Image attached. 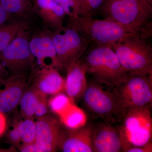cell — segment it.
Wrapping results in <instances>:
<instances>
[{
  "label": "cell",
  "mask_w": 152,
  "mask_h": 152,
  "mask_svg": "<svg viewBox=\"0 0 152 152\" xmlns=\"http://www.w3.org/2000/svg\"><path fill=\"white\" fill-rule=\"evenodd\" d=\"M25 76H10L0 83V112L7 113L19 104L28 88Z\"/></svg>",
  "instance_id": "cell-13"
},
{
  "label": "cell",
  "mask_w": 152,
  "mask_h": 152,
  "mask_svg": "<svg viewBox=\"0 0 152 152\" xmlns=\"http://www.w3.org/2000/svg\"><path fill=\"white\" fill-rule=\"evenodd\" d=\"M151 106L126 113L119 122L125 152L131 148L142 146L152 142Z\"/></svg>",
  "instance_id": "cell-6"
},
{
  "label": "cell",
  "mask_w": 152,
  "mask_h": 152,
  "mask_svg": "<svg viewBox=\"0 0 152 152\" xmlns=\"http://www.w3.org/2000/svg\"><path fill=\"white\" fill-rule=\"evenodd\" d=\"M4 79H2L0 77V83H1V82L3 80H4Z\"/></svg>",
  "instance_id": "cell-33"
},
{
  "label": "cell",
  "mask_w": 152,
  "mask_h": 152,
  "mask_svg": "<svg viewBox=\"0 0 152 152\" xmlns=\"http://www.w3.org/2000/svg\"><path fill=\"white\" fill-rule=\"evenodd\" d=\"M24 31L0 52V61L10 76H25L31 71L34 58Z\"/></svg>",
  "instance_id": "cell-9"
},
{
  "label": "cell",
  "mask_w": 152,
  "mask_h": 152,
  "mask_svg": "<svg viewBox=\"0 0 152 152\" xmlns=\"http://www.w3.org/2000/svg\"><path fill=\"white\" fill-rule=\"evenodd\" d=\"M33 87L46 96L64 92L65 80L53 66L40 68L34 74Z\"/></svg>",
  "instance_id": "cell-15"
},
{
  "label": "cell",
  "mask_w": 152,
  "mask_h": 152,
  "mask_svg": "<svg viewBox=\"0 0 152 152\" xmlns=\"http://www.w3.org/2000/svg\"><path fill=\"white\" fill-rule=\"evenodd\" d=\"M27 22L18 20L0 26V52L28 28Z\"/></svg>",
  "instance_id": "cell-19"
},
{
  "label": "cell",
  "mask_w": 152,
  "mask_h": 152,
  "mask_svg": "<svg viewBox=\"0 0 152 152\" xmlns=\"http://www.w3.org/2000/svg\"><path fill=\"white\" fill-rule=\"evenodd\" d=\"M152 142H150L142 146L133 147L127 150L126 152H152Z\"/></svg>",
  "instance_id": "cell-27"
},
{
  "label": "cell",
  "mask_w": 152,
  "mask_h": 152,
  "mask_svg": "<svg viewBox=\"0 0 152 152\" xmlns=\"http://www.w3.org/2000/svg\"><path fill=\"white\" fill-rule=\"evenodd\" d=\"M39 15L55 31L64 29V20L66 15L64 10L53 0H37Z\"/></svg>",
  "instance_id": "cell-18"
},
{
  "label": "cell",
  "mask_w": 152,
  "mask_h": 152,
  "mask_svg": "<svg viewBox=\"0 0 152 152\" xmlns=\"http://www.w3.org/2000/svg\"><path fill=\"white\" fill-rule=\"evenodd\" d=\"M7 125V119L4 114L0 112V137L5 132Z\"/></svg>",
  "instance_id": "cell-29"
},
{
  "label": "cell",
  "mask_w": 152,
  "mask_h": 152,
  "mask_svg": "<svg viewBox=\"0 0 152 152\" xmlns=\"http://www.w3.org/2000/svg\"><path fill=\"white\" fill-rule=\"evenodd\" d=\"M78 1L79 4H80V10L81 7L88 0H78Z\"/></svg>",
  "instance_id": "cell-31"
},
{
  "label": "cell",
  "mask_w": 152,
  "mask_h": 152,
  "mask_svg": "<svg viewBox=\"0 0 152 152\" xmlns=\"http://www.w3.org/2000/svg\"><path fill=\"white\" fill-rule=\"evenodd\" d=\"M105 0H88L80 10L79 15L94 17L99 12Z\"/></svg>",
  "instance_id": "cell-23"
},
{
  "label": "cell",
  "mask_w": 152,
  "mask_h": 152,
  "mask_svg": "<svg viewBox=\"0 0 152 152\" xmlns=\"http://www.w3.org/2000/svg\"><path fill=\"white\" fill-rule=\"evenodd\" d=\"M81 99L87 111L95 118L114 122H119L122 118L113 91L104 90L96 82L88 83Z\"/></svg>",
  "instance_id": "cell-7"
},
{
  "label": "cell",
  "mask_w": 152,
  "mask_h": 152,
  "mask_svg": "<svg viewBox=\"0 0 152 152\" xmlns=\"http://www.w3.org/2000/svg\"><path fill=\"white\" fill-rule=\"evenodd\" d=\"M113 91L123 116L133 110L152 106V75L130 73Z\"/></svg>",
  "instance_id": "cell-4"
},
{
  "label": "cell",
  "mask_w": 152,
  "mask_h": 152,
  "mask_svg": "<svg viewBox=\"0 0 152 152\" xmlns=\"http://www.w3.org/2000/svg\"><path fill=\"white\" fill-rule=\"evenodd\" d=\"M59 5L69 17L79 15L80 5L78 0H53Z\"/></svg>",
  "instance_id": "cell-24"
},
{
  "label": "cell",
  "mask_w": 152,
  "mask_h": 152,
  "mask_svg": "<svg viewBox=\"0 0 152 152\" xmlns=\"http://www.w3.org/2000/svg\"><path fill=\"white\" fill-rule=\"evenodd\" d=\"M62 71L79 61L87 51L90 43L72 25L64 29L55 31L51 35Z\"/></svg>",
  "instance_id": "cell-8"
},
{
  "label": "cell",
  "mask_w": 152,
  "mask_h": 152,
  "mask_svg": "<svg viewBox=\"0 0 152 152\" xmlns=\"http://www.w3.org/2000/svg\"><path fill=\"white\" fill-rule=\"evenodd\" d=\"M94 124L62 130L58 149L63 152H94L92 137Z\"/></svg>",
  "instance_id": "cell-12"
},
{
  "label": "cell",
  "mask_w": 152,
  "mask_h": 152,
  "mask_svg": "<svg viewBox=\"0 0 152 152\" xmlns=\"http://www.w3.org/2000/svg\"><path fill=\"white\" fill-rule=\"evenodd\" d=\"M99 12L127 32L146 39L152 36V5L140 0H105Z\"/></svg>",
  "instance_id": "cell-1"
},
{
  "label": "cell",
  "mask_w": 152,
  "mask_h": 152,
  "mask_svg": "<svg viewBox=\"0 0 152 152\" xmlns=\"http://www.w3.org/2000/svg\"><path fill=\"white\" fill-rule=\"evenodd\" d=\"M29 46L31 53L40 68L50 67L48 64V61L53 67L62 71L51 35L40 34L35 36L29 41Z\"/></svg>",
  "instance_id": "cell-14"
},
{
  "label": "cell",
  "mask_w": 152,
  "mask_h": 152,
  "mask_svg": "<svg viewBox=\"0 0 152 152\" xmlns=\"http://www.w3.org/2000/svg\"><path fill=\"white\" fill-rule=\"evenodd\" d=\"M36 118L35 142L42 152L56 151L62 132L61 123L47 114Z\"/></svg>",
  "instance_id": "cell-11"
},
{
  "label": "cell",
  "mask_w": 152,
  "mask_h": 152,
  "mask_svg": "<svg viewBox=\"0 0 152 152\" xmlns=\"http://www.w3.org/2000/svg\"><path fill=\"white\" fill-rule=\"evenodd\" d=\"M146 39L129 33L111 46L129 73L152 75V46Z\"/></svg>",
  "instance_id": "cell-3"
},
{
  "label": "cell",
  "mask_w": 152,
  "mask_h": 152,
  "mask_svg": "<svg viewBox=\"0 0 152 152\" xmlns=\"http://www.w3.org/2000/svg\"><path fill=\"white\" fill-rule=\"evenodd\" d=\"M62 93L53 95L48 102V105L51 110L58 115H61L70 105L71 102L67 95Z\"/></svg>",
  "instance_id": "cell-22"
},
{
  "label": "cell",
  "mask_w": 152,
  "mask_h": 152,
  "mask_svg": "<svg viewBox=\"0 0 152 152\" xmlns=\"http://www.w3.org/2000/svg\"><path fill=\"white\" fill-rule=\"evenodd\" d=\"M19 151L21 152H42L35 142L20 147Z\"/></svg>",
  "instance_id": "cell-26"
},
{
  "label": "cell",
  "mask_w": 152,
  "mask_h": 152,
  "mask_svg": "<svg viewBox=\"0 0 152 152\" xmlns=\"http://www.w3.org/2000/svg\"><path fill=\"white\" fill-rule=\"evenodd\" d=\"M140 1H143L149 3L150 4L152 5V0H140Z\"/></svg>",
  "instance_id": "cell-32"
},
{
  "label": "cell",
  "mask_w": 152,
  "mask_h": 152,
  "mask_svg": "<svg viewBox=\"0 0 152 152\" xmlns=\"http://www.w3.org/2000/svg\"><path fill=\"white\" fill-rule=\"evenodd\" d=\"M64 92L72 102L81 98L88 84L86 71L80 60L67 69Z\"/></svg>",
  "instance_id": "cell-16"
},
{
  "label": "cell",
  "mask_w": 152,
  "mask_h": 152,
  "mask_svg": "<svg viewBox=\"0 0 152 152\" xmlns=\"http://www.w3.org/2000/svg\"><path fill=\"white\" fill-rule=\"evenodd\" d=\"M21 145L32 143L35 141V121L31 118H25V120L17 124Z\"/></svg>",
  "instance_id": "cell-20"
},
{
  "label": "cell",
  "mask_w": 152,
  "mask_h": 152,
  "mask_svg": "<svg viewBox=\"0 0 152 152\" xmlns=\"http://www.w3.org/2000/svg\"><path fill=\"white\" fill-rule=\"evenodd\" d=\"M10 14L0 5V26L4 24L10 18Z\"/></svg>",
  "instance_id": "cell-28"
},
{
  "label": "cell",
  "mask_w": 152,
  "mask_h": 152,
  "mask_svg": "<svg viewBox=\"0 0 152 152\" xmlns=\"http://www.w3.org/2000/svg\"><path fill=\"white\" fill-rule=\"evenodd\" d=\"M69 18L70 24L92 46H111L129 34L118 24L106 18L95 19L81 15Z\"/></svg>",
  "instance_id": "cell-5"
},
{
  "label": "cell",
  "mask_w": 152,
  "mask_h": 152,
  "mask_svg": "<svg viewBox=\"0 0 152 152\" xmlns=\"http://www.w3.org/2000/svg\"><path fill=\"white\" fill-rule=\"evenodd\" d=\"M0 5L10 14L23 15L21 0H0Z\"/></svg>",
  "instance_id": "cell-25"
},
{
  "label": "cell",
  "mask_w": 152,
  "mask_h": 152,
  "mask_svg": "<svg viewBox=\"0 0 152 152\" xmlns=\"http://www.w3.org/2000/svg\"><path fill=\"white\" fill-rule=\"evenodd\" d=\"M87 73L96 82L115 89L127 78L130 73L120 63L111 46H92L80 60Z\"/></svg>",
  "instance_id": "cell-2"
},
{
  "label": "cell",
  "mask_w": 152,
  "mask_h": 152,
  "mask_svg": "<svg viewBox=\"0 0 152 152\" xmlns=\"http://www.w3.org/2000/svg\"><path fill=\"white\" fill-rule=\"evenodd\" d=\"M8 73L3 66L2 64L0 61V77L5 80L8 77Z\"/></svg>",
  "instance_id": "cell-30"
},
{
  "label": "cell",
  "mask_w": 152,
  "mask_h": 152,
  "mask_svg": "<svg viewBox=\"0 0 152 152\" xmlns=\"http://www.w3.org/2000/svg\"><path fill=\"white\" fill-rule=\"evenodd\" d=\"M61 121L67 128L75 129L81 126L82 115L78 109L70 105L60 115Z\"/></svg>",
  "instance_id": "cell-21"
},
{
  "label": "cell",
  "mask_w": 152,
  "mask_h": 152,
  "mask_svg": "<svg viewBox=\"0 0 152 152\" xmlns=\"http://www.w3.org/2000/svg\"><path fill=\"white\" fill-rule=\"evenodd\" d=\"M19 104L21 113L25 118L42 116L47 114L48 108L46 96L33 87L28 88Z\"/></svg>",
  "instance_id": "cell-17"
},
{
  "label": "cell",
  "mask_w": 152,
  "mask_h": 152,
  "mask_svg": "<svg viewBox=\"0 0 152 152\" xmlns=\"http://www.w3.org/2000/svg\"><path fill=\"white\" fill-rule=\"evenodd\" d=\"M92 142L94 152H125L119 122L101 120L94 124Z\"/></svg>",
  "instance_id": "cell-10"
}]
</instances>
